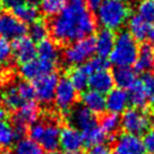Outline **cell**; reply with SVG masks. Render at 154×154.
Returning a JSON list of instances; mask_svg holds the SVG:
<instances>
[{
    "mask_svg": "<svg viewBox=\"0 0 154 154\" xmlns=\"http://www.w3.org/2000/svg\"><path fill=\"white\" fill-rule=\"evenodd\" d=\"M49 27L54 41L69 44L91 36L96 29V19L85 0H67L65 8L53 17Z\"/></svg>",
    "mask_w": 154,
    "mask_h": 154,
    "instance_id": "6da1fadb",
    "label": "cell"
},
{
    "mask_svg": "<svg viewBox=\"0 0 154 154\" xmlns=\"http://www.w3.org/2000/svg\"><path fill=\"white\" fill-rule=\"evenodd\" d=\"M129 18V8L119 0H103L96 9V19L103 29H120Z\"/></svg>",
    "mask_w": 154,
    "mask_h": 154,
    "instance_id": "7a4b0ae2",
    "label": "cell"
},
{
    "mask_svg": "<svg viewBox=\"0 0 154 154\" xmlns=\"http://www.w3.org/2000/svg\"><path fill=\"white\" fill-rule=\"evenodd\" d=\"M140 47L128 31H120L116 35L113 49L109 59L116 67H130L136 61Z\"/></svg>",
    "mask_w": 154,
    "mask_h": 154,
    "instance_id": "3957f363",
    "label": "cell"
},
{
    "mask_svg": "<svg viewBox=\"0 0 154 154\" xmlns=\"http://www.w3.org/2000/svg\"><path fill=\"white\" fill-rule=\"evenodd\" d=\"M94 53V38L88 36L68 44L63 52V60L68 66L76 67L87 63Z\"/></svg>",
    "mask_w": 154,
    "mask_h": 154,
    "instance_id": "277c9868",
    "label": "cell"
},
{
    "mask_svg": "<svg viewBox=\"0 0 154 154\" xmlns=\"http://www.w3.org/2000/svg\"><path fill=\"white\" fill-rule=\"evenodd\" d=\"M40 116V108L38 103L34 101L24 102L19 106L18 110H16V113L13 118V128L16 140L25 138V135L29 131V127L35 121H38Z\"/></svg>",
    "mask_w": 154,
    "mask_h": 154,
    "instance_id": "5b68a950",
    "label": "cell"
},
{
    "mask_svg": "<svg viewBox=\"0 0 154 154\" xmlns=\"http://www.w3.org/2000/svg\"><path fill=\"white\" fill-rule=\"evenodd\" d=\"M121 127L127 134L140 135L145 134L149 129L151 118L140 109L129 108L120 117Z\"/></svg>",
    "mask_w": 154,
    "mask_h": 154,
    "instance_id": "8992f818",
    "label": "cell"
},
{
    "mask_svg": "<svg viewBox=\"0 0 154 154\" xmlns=\"http://www.w3.org/2000/svg\"><path fill=\"white\" fill-rule=\"evenodd\" d=\"M77 100V90L74 87L72 82L68 77H61L59 78L57 88L54 92V99L53 102L63 112L70 111L74 108Z\"/></svg>",
    "mask_w": 154,
    "mask_h": 154,
    "instance_id": "52a82bcc",
    "label": "cell"
},
{
    "mask_svg": "<svg viewBox=\"0 0 154 154\" xmlns=\"http://www.w3.org/2000/svg\"><path fill=\"white\" fill-rule=\"evenodd\" d=\"M59 76L57 72H49L38 77L33 82V88L35 97L38 102L43 104H49L54 99V92L57 88Z\"/></svg>",
    "mask_w": 154,
    "mask_h": 154,
    "instance_id": "ba28073f",
    "label": "cell"
},
{
    "mask_svg": "<svg viewBox=\"0 0 154 154\" xmlns=\"http://www.w3.org/2000/svg\"><path fill=\"white\" fill-rule=\"evenodd\" d=\"M27 33V26L22 23L14 14L0 11V36L5 40H17Z\"/></svg>",
    "mask_w": 154,
    "mask_h": 154,
    "instance_id": "9c48e42d",
    "label": "cell"
},
{
    "mask_svg": "<svg viewBox=\"0 0 154 154\" xmlns=\"http://www.w3.org/2000/svg\"><path fill=\"white\" fill-rule=\"evenodd\" d=\"M84 146L83 133L72 126H65L60 129L59 147L65 153L79 152Z\"/></svg>",
    "mask_w": 154,
    "mask_h": 154,
    "instance_id": "30bf717a",
    "label": "cell"
},
{
    "mask_svg": "<svg viewBox=\"0 0 154 154\" xmlns=\"http://www.w3.org/2000/svg\"><path fill=\"white\" fill-rule=\"evenodd\" d=\"M68 120L70 122V126L81 130L82 133L97 125V119L95 115L83 104L72 108L68 115Z\"/></svg>",
    "mask_w": 154,
    "mask_h": 154,
    "instance_id": "8fae6325",
    "label": "cell"
},
{
    "mask_svg": "<svg viewBox=\"0 0 154 154\" xmlns=\"http://www.w3.org/2000/svg\"><path fill=\"white\" fill-rule=\"evenodd\" d=\"M113 154H146V152L140 136L125 133L116 138Z\"/></svg>",
    "mask_w": 154,
    "mask_h": 154,
    "instance_id": "7c38bea8",
    "label": "cell"
},
{
    "mask_svg": "<svg viewBox=\"0 0 154 154\" xmlns=\"http://www.w3.org/2000/svg\"><path fill=\"white\" fill-rule=\"evenodd\" d=\"M11 49L15 60L20 65L33 60L38 56L36 44L26 35L15 40L14 43L11 44Z\"/></svg>",
    "mask_w": 154,
    "mask_h": 154,
    "instance_id": "4fadbf2b",
    "label": "cell"
},
{
    "mask_svg": "<svg viewBox=\"0 0 154 154\" xmlns=\"http://www.w3.org/2000/svg\"><path fill=\"white\" fill-rule=\"evenodd\" d=\"M54 67H56L54 65L45 63V61L40 60L38 58V59H33L31 61L22 63L19 67V74L23 77L24 81L34 82L38 77L43 76L49 72H52Z\"/></svg>",
    "mask_w": 154,
    "mask_h": 154,
    "instance_id": "5bb4252c",
    "label": "cell"
},
{
    "mask_svg": "<svg viewBox=\"0 0 154 154\" xmlns=\"http://www.w3.org/2000/svg\"><path fill=\"white\" fill-rule=\"evenodd\" d=\"M60 129L57 122L54 121H44V129L41 135L38 144L49 154L57 152L59 149V138H60Z\"/></svg>",
    "mask_w": 154,
    "mask_h": 154,
    "instance_id": "9a60e30c",
    "label": "cell"
},
{
    "mask_svg": "<svg viewBox=\"0 0 154 154\" xmlns=\"http://www.w3.org/2000/svg\"><path fill=\"white\" fill-rule=\"evenodd\" d=\"M129 99L128 93L125 90L121 88H112L109 93H106V110L109 111V113L120 115L124 113L128 109Z\"/></svg>",
    "mask_w": 154,
    "mask_h": 154,
    "instance_id": "2e32d148",
    "label": "cell"
},
{
    "mask_svg": "<svg viewBox=\"0 0 154 154\" xmlns=\"http://www.w3.org/2000/svg\"><path fill=\"white\" fill-rule=\"evenodd\" d=\"M81 100L83 106L94 115H101L106 111V96L100 92L87 88L82 93Z\"/></svg>",
    "mask_w": 154,
    "mask_h": 154,
    "instance_id": "e0dca14e",
    "label": "cell"
},
{
    "mask_svg": "<svg viewBox=\"0 0 154 154\" xmlns=\"http://www.w3.org/2000/svg\"><path fill=\"white\" fill-rule=\"evenodd\" d=\"M116 34L113 31L106 29H101L96 33L94 38V45H95V53L97 56L103 58H108L115 44Z\"/></svg>",
    "mask_w": 154,
    "mask_h": 154,
    "instance_id": "ac0fdd59",
    "label": "cell"
},
{
    "mask_svg": "<svg viewBox=\"0 0 154 154\" xmlns=\"http://www.w3.org/2000/svg\"><path fill=\"white\" fill-rule=\"evenodd\" d=\"M113 85H115V82H113L112 72H110L108 69L93 72L90 76V82H88L90 88L100 92L102 94L109 93L113 88Z\"/></svg>",
    "mask_w": 154,
    "mask_h": 154,
    "instance_id": "d6986e66",
    "label": "cell"
},
{
    "mask_svg": "<svg viewBox=\"0 0 154 154\" xmlns=\"http://www.w3.org/2000/svg\"><path fill=\"white\" fill-rule=\"evenodd\" d=\"M154 69V51L149 44L144 43L138 50V54L134 63V70L136 72L145 74Z\"/></svg>",
    "mask_w": 154,
    "mask_h": 154,
    "instance_id": "ffe728a7",
    "label": "cell"
},
{
    "mask_svg": "<svg viewBox=\"0 0 154 154\" xmlns=\"http://www.w3.org/2000/svg\"><path fill=\"white\" fill-rule=\"evenodd\" d=\"M127 25H128V32L136 41H145L149 38L151 24L137 14L129 16Z\"/></svg>",
    "mask_w": 154,
    "mask_h": 154,
    "instance_id": "44dd1931",
    "label": "cell"
},
{
    "mask_svg": "<svg viewBox=\"0 0 154 154\" xmlns=\"http://www.w3.org/2000/svg\"><path fill=\"white\" fill-rule=\"evenodd\" d=\"M36 51H38V57L40 60H43L45 63L54 65V66L57 65L58 60L60 58V51L56 42L48 38L41 41L36 45Z\"/></svg>",
    "mask_w": 154,
    "mask_h": 154,
    "instance_id": "7402d4cb",
    "label": "cell"
},
{
    "mask_svg": "<svg viewBox=\"0 0 154 154\" xmlns=\"http://www.w3.org/2000/svg\"><path fill=\"white\" fill-rule=\"evenodd\" d=\"M13 9V14L24 24H32L38 19L40 10L38 7L33 2H22L15 6Z\"/></svg>",
    "mask_w": 154,
    "mask_h": 154,
    "instance_id": "603a6c76",
    "label": "cell"
},
{
    "mask_svg": "<svg viewBox=\"0 0 154 154\" xmlns=\"http://www.w3.org/2000/svg\"><path fill=\"white\" fill-rule=\"evenodd\" d=\"M113 82L121 90H129L137 82L136 72L130 67H116L113 72Z\"/></svg>",
    "mask_w": 154,
    "mask_h": 154,
    "instance_id": "cb8c5ba5",
    "label": "cell"
},
{
    "mask_svg": "<svg viewBox=\"0 0 154 154\" xmlns=\"http://www.w3.org/2000/svg\"><path fill=\"white\" fill-rule=\"evenodd\" d=\"M92 74L90 72V69L84 63V65L76 66V67L72 68L68 78L74 85V87L77 90V92H84L88 87V82H90V76Z\"/></svg>",
    "mask_w": 154,
    "mask_h": 154,
    "instance_id": "d4e9b609",
    "label": "cell"
},
{
    "mask_svg": "<svg viewBox=\"0 0 154 154\" xmlns=\"http://www.w3.org/2000/svg\"><path fill=\"white\" fill-rule=\"evenodd\" d=\"M1 95H2V100H4V103H5V106L7 110H18L19 106L24 103L23 99L19 95V92L17 90L16 84L7 85L6 88L4 90V93Z\"/></svg>",
    "mask_w": 154,
    "mask_h": 154,
    "instance_id": "484cf974",
    "label": "cell"
},
{
    "mask_svg": "<svg viewBox=\"0 0 154 154\" xmlns=\"http://www.w3.org/2000/svg\"><path fill=\"white\" fill-rule=\"evenodd\" d=\"M127 93H128L129 103L133 106V108L143 110L145 106L149 104L146 93H145L144 88H143L140 81H137V82L135 83L134 85L128 90Z\"/></svg>",
    "mask_w": 154,
    "mask_h": 154,
    "instance_id": "4316f807",
    "label": "cell"
},
{
    "mask_svg": "<svg viewBox=\"0 0 154 154\" xmlns=\"http://www.w3.org/2000/svg\"><path fill=\"white\" fill-rule=\"evenodd\" d=\"M83 137H84V145L93 147L96 145L104 144V142H106L109 138V135L102 129L100 125H96L91 129L84 131Z\"/></svg>",
    "mask_w": 154,
    "mask_h": 154,
    "instance_id": "83f0119b",
    "label": "cell"
},
{
    "mask_svg": "<svg viewBox=\"0 0 154 154\" xmlns=\"http://www.w3.org/2000/svg\"><path fill=\"white\" fill-rule=\"evenodd\" d=\"M66 4L67 0H40L38 10L47 17H54L61 13Z\"/></svg>",
    "mask_w": 154,
    "mask_h": 154,
    "instance_id": "f1b7e54d",
    "label": "cell"
},
{
    "mask_svg": "<svg viewBox=\"0 0 154 154\" xmlns=\"http://www.w3.org/2000/svg\"><path fill=\"white\" fill-rule=\"evenodd\" d=\"M15 154H45L44 151L38 143L34 142L31 138H22L15 145Z\"/></svg>",
    "mask_w": 154,
    "mask_h": 154,
    "instance_id": "f546056e",
    "label": "cell"
},
{
    "mask_svg": "<svg viewBox=\"0 0 154 154\" xmlns=\"http://www.w3.org/2000/svg\"><path fill=\"white\" fill-rule=\"evenodd\" d=\"M16 140L13 125L5 119H0V147L8 149Z\"/></svg>",
    "mask_w": 154,
    "mask_h": 154,
    "instance_id": "4dcf8cb0",
    "label": "cell"
},
{
    "mask_svg": "<svg viewBox=\"0 0 154 154\" xmlns=\"http://www.w3.org/2000/svg\"><path fill=\"white\" fill-rule=\"evenodd\" d=\"M27 34L32 41L40 43L41 41L48 38L49 27L42 20H36L29 25V27L27 29Z\"/></svg>",
    "mask_w": 154,
    "mask_h": 154,
    "instance_id": "1f68e13d",
    "label": "cell"
},
{
    "mask_svg": "<svg viewBox=\"0 0 154 154\" xmlns=\"http://www.w3.org/2000/svg\"><path fill=\"white\" fill-rule=\"evenodd\" d=\"M100 127L108 135H115L121 127L120 117L119 115H115V113H106L100 120Z\"/></svg>",
    "mask_w": 154,
    "mask_h": 154,
    "instance_id": "d6a6232c",
    "label": "cell"
},
{
    "mask_svg": "<svg viewBox=\"0 0 154 154\" xmlns=\"http://www.w3.org/2000/svg\"><path fill=\"white\" fill-rule=\"evenodd\" d=\"M137 15L147 23H154V0H140L136 7Z\"/></svg>",
    "mask_w": 154,
    "mask_h": 154,
    "instance_id": "836d02e7",
    "label": "cell"
},
{
    "mask_svg": "<svg viewBox=\"0 0 154 154\" xmlns=\"http://www.w3.org/2000/svg\"><path fill=\"white\" fill-rule=\"evenodd\" d=\"M140 84L144 88L149 104L154 106V74L153 72H145L140 78Z\"/></svg>",
    "mask_w": 154,
    "mask_h": 154,
    "instance_id": "e575fe53",
    "label": "cell"
},
{
    "mask_svg": "<svg viewBox=\"0 0 154 154\" xmlns=\"http://www.w3.org/2000/svg\"><path fill=\"white\" fill-rule=\"evenodd\" d=\"M16 86H17L19 95L23 99V101H33L35 94H34V88L32 84H29L27 81H20V82L16 83Z\"/></svg>",
    "mask_w": 154,
    "mask_h": 154,
    "instance_id": "d590c367",
    "label": "cell"
},
{
    "mask_svg": "<svg viewBox=\"0 0 154 154\" xmlns=\"http://www.w3.org/2000/svg\"><path fill=\"white\" fill-rule=\"evenodd\" d=\"M109 60H106V58L100 57H92L87 63H85V65L87 66V68L90 69L91 74L95 72H100V70H106L109 67Z\"/></svg>",
    "mask_w": 154,
    "mask_h": 154,
    "instance_id": "8d00e7d4",
    "label": "cell"
},
{
    "mask_svg": "<svg viewBox=\"0 0 154 154\" xmlns=\"http://www.w3.org/2000/svg\"><path fill=\"white\" fill-rule=\"evenodd\" d=\"M11 56H13L11 44L5 38H0V67L6 66L9 63Z\"/></svg>",
    "mask_w": 154,
    "mask_h": 154,
    "instance_id": "74e56055",
    "label": "cell"
},
{
    "mask_svg": "<svg viewBox=\"0 0 154 154\" xmlns=\"http://www.w3.org/2000/svg\"><path fill=\"white\" fill-rule=\"evenodd\" d=\"M143 145H144L145 152L149 154H154V126L151 127L143 137Z\"/></svg>",
    "mask_w": 154,
    "mask_h": 154,
    "instance_id": "f35d334b",
    "label": "cell"
},
{
    "mask_svg": "<svg viewBox=\"0 0 154 154\" xmlns=\"http://www.w3.org/2000/svg\"><path fill=\"white\" fill-rule=\"evenodd\" d=\"M87 154H112V153H111V149L109 146H106V144H101V145L93 146V147H90Z\"/></svg>",
    "mask_w": 154,
    "mask_h": 154,
    "instance_id": "ab89813d",
    "label": "cell"
},
{
    "mask_svg": "<svg viewBox=\"0 0 154 154\" xmlns=\"http://www.w3.org/2000/svg\"><path fill=\"white\" fill-rule=\"evenodd\" d=\"M85 2H86L87 8L90 10H96L101 6L103 0H85Z\"/></svg>",
    "mask_w": 154,
    "mask_h": 154,
    "instance_id": "60d3db41",
    "label": "cell"
},
{
    "mask_svg": "<svg viewBox=\"0 0 154 154\" xmlns=\"http://www.w3.org/2000/svg\"><path fill=\"white\" fill-rule=\"evenodd\" d=\"M0 1H1V5L6 6L8 8H14L15 6L24 2L25 0H0Z\"/></svg>",
    "mask_w": 154,
    "mask_h": 154,
    "instance_id": "b9f144b4",
    "label": "cell"
},
{
    "mask_svg": "<svg viewBox=\"0 0 154 154\" xmlns=\"http://www.w3.org/2000/svg\"><path fill=\"white\" fill-rule=\"evenodd\" d=\"M6 112H7V109H6L4 100H2V95L0 94V119H5Z\"/></svg>",
    "mask_w": 154,
    "mask_h": 154,
    "instance_id": "7bdbcfd3",
    "label": "cell"
},
{
    "mask_svg": "<svg viewBox=\"0 0 154 154\" xmlns=\"http://www.w3.org/2000/svg\"><path fill=\"white\" fill-rule=\"evenodd\" d=\"M149 40H152V41H154V23H152V24H151V27H149Z\"/></svg>",
    "mask_w": 154,
    "mask_h": 154,
    "instance_id": "ee69618b",
    "label": "cell"
},
{
    "mask_svg": "<svg viewBox=\"0 0 154 154\" xmlns=\"http://www.w3.org/2000/svg\"><path fill=\"white\" fill-rule=\"evenodd\" d=\"M66 154H83V153L79 151V152H72V153H66Z\"/></svg>",
    "mask_w": 154,
    "mask_h": 154,
    "instance_id": "f6af8a7d",
    "label": "cell"
},
{
    "mask_svg": "<svg viewBox=\"0 0 154 154\" xmlns=\"http://www.w3.org/2000/svg\"><path fill=\"white\" fill-rule=\"evenodd\" d=\"M4 154H15V153L14 152H9V151H8V152H5Z\"/></svg>",
    "mask_w": 154,
    "mask_h": 154,
    "instance_id": "bcb514c9",
    "label": "cell"
},
{
    "mask_svg": "<svg viewBox=\"0 0 154 154\" xmlns=\"http://www.w3.org/2000/svg\"><path fill=\"white\" fill-rule=\"evenodd\" d=\"M119 1H122V2H126V1H128V0H119Z\"/></svg>",
    "mask_w": 154,
    "mask_h": 154,
    "instance_id": "7dc6e473",
    "label": "cell"
},
{
    "mask_svg": "<svg viewBox=\"0 0 154 154\" xmlns=\"http://www.w3.org/2000/svg\"><path fill=\"white\" fill-rule=\"evenodd\" d=\"M152 48H153V51H154V44H153V45H152Z\"/></svg>",
    "mask_w": 154,
    "mask_h": 154,
    "instance_id": "c3c4849f",
    "label": "cell"
},
{
    "mask_svg": "<svg viewBox=\"0 0 154 154\" xmlns=\"http://www.w3.org/2000/svg\"><path fill=\"white\" fill-rule=\"evenodd\" d=\"M0 7H1V1H0Z\"/></svg>",
    "mask_w": 154,
    "mask_h": 154,
    "instance_id": "681fc988",
    "label": "cell"
}]
</instances>
